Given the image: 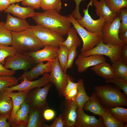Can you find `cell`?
Segmentation results:
<instances>
[{"label": "cell", "instance_id": "cell-32", "mask_svg": "<svg viewBox=\"0 0 127 127\" xmlns=\"http://www.w3.org/2000/svg\"><path fill=\"white\" fill-rule=\"evenodd\" d=\"M12 36L11 31L5 27V23L0 21V44L11 45Z\"/></svg>", "mask_w": 127, "mask_h": 127}, {"label": "cell", "instance_id": "cell-38", "mask_svg": "<svg viewBox=\"0 0 127 127\" xmlns=\"http://www.w3.org/2000/svg\"><path fill=\"white\" fill-rule=\"evenodd\" d=\"M106 83H112L119 90H122L125 95L127 96V81L115 77L106 80Z\"/></svg>", "mask_w": 127, "mask_h": 127}, {"label": "cell", "instance_id": "cell-44", "mask_svg": "<svg viewBox=\"0 0 127 127\" xmlns=\"http://www.w3.org/2000/svg\"><path fill=\"white\" fill-rule=\"evenodd\" d=\"M43 114L45 119L49 121L52 120L54 118L55 113L52 109L48 108L44 110Z\"/></svg>", "mask_w": 127, "mask_h": 127}, {"label": "cell", "instance_id": "cell-47", "mask_svg": "<svg viewBox=\"0 0 127 127\" xmlns=\"http://www.w3.org/2000/svg\"><path fill=\"white\" fill-rule=\"evenodd\" d=\"M15 73V71L5 68L0 63V75H13Z\"/></svg>", "mask_w": 127, "mask_h": 127}, {"label": "cell", "instance_id": "cell-4", "mask_svg": "<svg viewBox=\"0 0 127 127\" xmlns=\"http://www.w3.org/2000/svg\"><path fill=\"white\" fill-rule=\"evenodd\" d=\"M29 29L44 46L59 47L60 44L65 40L60 34L39 25L30 26Z\"/></svg>", "mask_w": 127, "mask_h": 127}, {"label": "cell", "instance_id": "cell-42", "mask_svg": "<svg viewBox=\"0 0 127 127\" xmlns=\"http://www.w3.org/2000/svg\"><path fill=\"white\" fill-rule=\"evenodd\" d=\"M45 127H66L65 124L61 114L56 118L53 123L49 125L46 124Z\"/></svg>", "mask_w": 127, "mask_h": 127}, {"label": "cell", "instance_id": "cell-10", "mask_svg": "<svg viewBox=\"0 0 127 127\" xmlns=\"http://www.w3.org/2000/svg\"><path fill=\"white\" fill-rule=\"evenodd\" d=\"M93 4L92 0H90L86 9L83 10V16L81 19H76L75 20L80 25L85 27L87 30L101 37L102 28L106 20L102 16H100L97 20H95L91 18L89 13L88 9L89 6H92Z\"/></svg>", "mask_w": 127, "mask_h": 127}, {"label": "cell", "instance_id": "cell-20", "mask_svg": "<svg viewBox=\"0 0 127 127\" xmlns=\"http://www.w3.org/2000/svg\"><path fill=\"white\" fill-rule=\"evenodd\" d=\"M35 9L29 6L24 7L18 4H10L4 11L5 13H11L21 19L25 20L27 18L33 17L36 12Z\"/></svg>", "mask_w": 127, "mask_h": 127}, {"label": "cell", "instance_id": "cell-11", "mask_svg": "<svg viewBox=\"0 0 127 127\" xmlns=\"http://www.w3.org/2000/svg\"><path fill=\"white\" fill-rule=\"evenodd\" d=\"M51 62L52 68L49 75L50 82L54 84L60 95L63 96V92L69 76L62 70L57 58Z\"/></svg>", "mask_w": 127, "mask_h": 127}, {"label": "cell", "instance_id": "cell-40", "mask_svg": "<svg viewBox=\"0 0 127 127\" xmlns=\"http://www.w3.org/2000/svg\"><path fill=\"white\" fill-rule=\"evenodd\" d=\"M77 47L74 46L69 50L68 60L66 68V71L68 69L72 68L75 59L77 56L78 53L77 51Z\"/></svg>", "mask_w": 127, "mask_h": 127}, {"label": "cell", "instance_id": "cell-31", "mask_svg": "<svg viewBox=\"0 0 127 127\" xmlns=\"http://www.w3.org/2000/svg\"><path fill=\"white\" fill-rule=\"evenodd\" d=\"M111 114L117 120L125 124L127 122V109L117 106L107 108Z\"/></svg>", "mask_w": 127, "mask_h": 127}, {"label": "cell", "instance_id": "cell-8", "mask_svg": "<svg viewBox=\"0 0 127 127\" xmlns=\"http://www.w3.org/2000/svg\"><path fill=\"white\" fill-rule=\"evenodd\" d=\"M68 17L83 41L81 53L92 49L101 41V37L85 29L77 22L71 14H69Z\"/></svg>", "mask_w": 127, "mask_h": 127}, {"label": "cell", "instance_id": "cell-9", "mask_svg": "<svg viewBox=\"0 0 127 127\" xmlns=\"http://www.w3.org/2000/svg\"><path fill=\"white\" fill-rule=\"evenodd\" d=\"M36 64L30 56L17 52L5 59L3 66L5 68L13 71L22 70L25 71L33 67Z\"/></svg>", "mask_w": 127, "mask_h": 127}, {"label": "cell", "instance_id": "cell-51", "mask_svg": "<svg viewBox=\"0 0 127 127\" xmlns=\"http://www.w3.org/2000/svg\"><path fill=\"white\" fill-rule=\"evenodd\" d=\"M119 36L121 40L125 44H127V31L125 33L119 34Z\"/></svg>", "mask_w": 127, "mask_h": 127}, {"label": "cell", "instance_id": "cell-26", "mask_svg": "<svg viewBox=\"0 0 127 127\" xmlns=\"http://www.w3.org/2000/svg\"><path fill=\"white\" fill-rule=\"evenodd\" d=\"M13 107L12 99L7 95L6 91H0V117H9L11 113Z\"/></svg>", "mask_w": 127, "mask_h": 127}, {"label": "cell", "instance_id": "cell-16", "mask_svg": "<svg viewBox=\"0 0 127 127\" xmlns=\"http://www.w3.org/2000/svg\"><path fill=\"white\" fill-rule=\"evenodd\" d=\"M77 116L75 127H104L102 119L100 116L99 119L95 116L86 114L84 110L77 108Z\"/></svg>", "mask_w": 127, "mask_h": 127}, {"label": "cell", "instance_id": "cell-27", "mask_svg": "<svg viewBox=\"0 0 127 127\" xmlns=\"http://www.w3.org/2000/svg\"><path fill=\"white\" fill-rule=\"evenodd\" d=\"M77 83V92L75 102L78 108L82 109L85 104L90 99V97L87 95L85 91L83 80L79 79Z\"/></svg>", "mask_w": 127, "mask_h": 127}, {"label": "cell", "instance_id": "cell-33", "mask_svg": "<svg viewBox=\"0 0 127 127\" xmlns=\"http://www.w3.org/2000/svg\"><path fill=\"white\" fill-rule=\"evenodd\" d=\"M40 8L44 11L59 12L62 8L61 0H42Z\"/></svg>", "mask_w": 127, "mask_h": 127}, {"label": "cell", "instance_id": "cell-37", "mask_svg": "<svg viewBox=\"0 0 127 127\" xmlns=\"http://www.w3.org/2000/svg\"><path fill=\"white\" fill-rule=\"evenodd\" d=\"M17 52L13 46L0 44V63L4 65L5 59Z\"/></svg>", "mask_w": 127, "mask_h": 127}, {"label": "cell", "instance_id": "cell-28", "mask_svg": "<svg viewBox=\"0 0 127 127\" xmlns=\"http://www.w3.org/2000/svg\"><path fill=\"white\" fill-rule=\"evenodd\" d=\"M77 32L73 27H71L67 33L68 36L66 40L61 43L60 44L65 46L68 49L72 47L79 46L81 43V41L77 35Z\"/></svg>", "mask_w": 127, "mask_h": 127}, {"label": "cell", "instance_id": "cell-2", "mask_svg": "<svg viewBox=\"0 0 127 127\" xmlns=\"http://www.w3.org/2000/svg\"><path fill=\"white\" fill-rule=\"evenodd\" d=\"M94 90L101 103L105 107L127 106L126 96L115 86L103 85L95 87Z\"/></svg>", "mask_w": 127, "mask_h": 127}, {"label": "cell", "instance_id": "cell-45", "mask_svg": "<svg viewBox=\"0 0 127 127\" xmlns=\"http://www.w3.org/2000/svg\"><path fill=\"white\" fill-rule=\"evenodd\" d=\"M75 1L76 6L75 9L73 11L71 14L75 18L78 19H81L82 17L81 15L79 12V5L82 1L84 0H74Z\"/></svg>", "mask_w": 127, "mask_h": 127}, {"label": "cell", "instance_id": "cell-36", "mask_svg": "<svg viewBox=\"0 0 127 127\" xmlns=\"http://www.w3.org/2000/svg\"><path fill=\"white\" fill-rule=\"evenodd\" d=\"M105 4L111 10L117 13L122 8L127 7V0H105Z\"/></svg>", "mask_w": 127, "mask_h": 127}, {"label": "cell", "instance_id": "cell-5", "mask_svg": "<svg viewBox=\"0 0 127 127\" xmlns=\"http://www.w3.org/2000/svg\"><path fill=\"white\" fill-rule=\"evenodd\" d=\"M52 85L49 82L42 88H36L29 91L24 101L30 108H37L44 110L49 108L47 97Z\"/></svg>", "mask_w": 127, "mask_h": 127}, {"label": "cell", "instance_id": "cell-46", "mask_svg": "<svg viewBox=\"0 0 127 127\" xmlns=\"http://www.w3.org/2000/svg\"><path fill=\"white\" fill-rule=\"evenodd\" d=\"M77 92V87L71 90L65 96V99L71 101H75Z\"/></svg>", "mask_w": 127, "mask_h": 127}, {"label": "cell", "instance_id": "cell-14", "mask_svg": "<svg viewBox=\"0 0 127 127\" xmlns=\"http://www.w3.org/2000/svg\"><path fill=\"white\" fill-rule=\"evenodd\" d=\"M50 74L48 73H44L39 79L33 81L23 79L21 83L10 87H7L4 90L9 91H17L19 92L29 91L35 88L44 86L50 82Z\"/></svg>", "mask_w": 127, "mask_h": 127}, {"label": "cell", "instance_id": "cell-49", "mask_svg": "<svg viewBox=\"0 0 127 127\" xmlns=\"http://www.w3.org/2000/svg\"><path fill=\"white\" fill-rule=\"evenodd\" d=\"M10 4V0H0V12L4 11Z\"/></svg>", "mask_w": 127, "mask_h": 127}, {"label": "cell", "instance_id": "cell-52", "mask_svg": "<svg viewBox=\"0 0 127 127\" xmlns=\"http://www.w3.org/2000/svg\"><path fill=\"white\" fill-rule=\"evenodd\" d=\"M24 0H10V2L11 4H13L16 2L23 1Z\"/></svg>", "mask_w": 127, "mask_h": 127}, {"label": "cell", "instance_id": "cell-43", "mask_svg": "<svg viewBox=\"0 0 127 127\" xmlns=\"http://www.w3.org/2000/svg\"><path fill=\"white\" fill-rule=\"evenodd\" d=\"M77 82L75 83L72 82L70 80L69 77L68 78L67 84L63 92V96H65L71 90L77 87Z\"/></svg>", "mask_w": 127, "mask_h": 127}, {"label": "cell", "instance_id": "cell-30", "mask_svg": "<svg viewBox=\"0 0 127 127\" xmlns=\"http://www.w3.org/2000/svg\"><path fill=\"white\" fill-rule=\"evenodd\" d=\"M115 77L119 78L127 81V65L121 60L112 64Z\"/></svg>", "mask_w": 127, "mask_h": 127}, {"label": "cell", "instance_id": "cell-29", "mask_svg": "<svg viewBox=\"0 0 127 127\" xmlns=\"http://www.w3.org/2000/svg\"><path fill=\"white\" fill-rule=\"evenodd\" d=\"M105 112L101 116L104 125L107 127H126L124 124L117 120L112 115L107 108L105 107Z\"/></svg>", "mask_w": 127, "mask_h": 127}, {"label": "cell", "instance_id": "cell-7", "mask_svg": "<svg viewBox=\"0 0 127 127\" xmlns=\"http://www.w3.org/2000/svg\"><path fill=\"white\" fill-rule=\"evenodd\" d=\"M123 46L103 43L102 40L92 49L80 53L84 56L96 55L105 56L109 58L112 64L120 60V54Z\"/></svg>", "mask_w": 127, "mask_h": 127}, {"label": "cell", "instance_id": "cell-18", "mask_svg": "<svg viewBox=\"0 0 127 127\" xmlns=\"http://www.w3.org/2000/svg\"><path fill=\"white\" fill-rule=\"evenodd\" d=\"M7 95L11 98L13 103L12 111L8 119V122L10 126L13 127V122L15 114L24 101L29 91H25L15 93L6 90Z\"/></svg>", "mask_w": 127, "mask_h": 127}, {"label": "cell", "instance_id": "cell-3", "mask_svg": "<svg viewBox=\"0 0 127 127\" xmlns=\"http://www.w3.org/2000/svg\"><path fill=\"white\" fill-rule=\"evenodd\" d=\"M11 32V45L17 52L23 53L33 52L40 50L44 47L29 29L20 32Z\"/></svg>", "mask_w": 127, "mask_h": 127}, {"label": "cell", "instance_id": "cell-21", "mask_svg": "<svg viewBox=\"0 0 127 127\" xmlns=\"http://www.w3.org/2000/svg\"><path fill=\"white\" fill-rule=\"evenodd\" d=\"M44 111L39 108H30L27 127H45Z\"/></svg>", "mask_w": 127, "mask_h": 127}, {"label": "cell", "instance_id": "cell-48", "mask_svg": "<svg viewBox=\"0 0 127 127\" xmlns=\"http://www.w3.org/2000/svg\"><path fill=\"white\" fill-rule=\"evenodd\" d=\"M121 60L127 65V44L123 46L120 54Z\"/></svg>", "mask_w": 127, "mask_h": 127}, {"label": "cell", "instance_id": "cell-35", "mask_svg": "<svg viewBox=\"0 0 127 127\" xmlns=\"http://www.w3.org/2000/svg\"><path fill=\"white\" fill-rule=\"evenodd\" d=\"M18 83V79L13 75H0V91L7 87L16 85Z\"/></svg>", "mask_w": 127, "mask_h": 127}, {"label": "cell", "instance_id": "cell-39", "mask_svg": "<svg viewBox=\"0 0 127 127\" xmlns=\"http://www.w3.org/2000/svg\"><path fill=\"white\" fill-rule=\"evenodd\" d=\"M117 13L121 21L119 34L125 33L127 31V7L122 8Z\"/></svg>", "mask_w": 127, "mask_h": 127}, {"label": "cell", "instance_id": "cell-17", "mask_svg": "<svg viewBox=\"0 0 127 127\" xmlns=\"http://www.w3.org/2000/svg\"><path fill=\"white\" fill-rule=\"evenodd\" d=\"M36 64L30 70L24 71L18 79L32 81L34 78L45 73H50L52 68L51 62L47 61L45 64L42 62Z\"/></svg>", "mask_w": 127, "mask_h": 127}, {"label": "cell", "instance_id": "cell-12", "mask_svg": "<svg viewBox=\"0 0 127 127\" xmlns=\"http://www.w3.org/2000/svg\"><path fill=\"white\" fill-rule=\"evenodd\" d=\"M59 49V47L45 45L42 49L23 54L31 57L36 64L45 61L52 62L57 58Z\"/></svg>", "mask_w": 127, "mask_h": 127}, {"label": "cell", "instance_id": "cell-1", "mask_svg": "<svg viewBox=\"0 0 127 127\" xmlns=\"http://www.w3.org/2000/svg\"><path fill=\"white\" fill-rule=\"evenodd\" d=\"M37 24L65 36L71 28L68 16L61 15L55 11H46L36 12L32 17Z\"/></svg>", "mask_w": 127, "mask_h": 127}, {"label": "cell", "instance_id": "cell-23", "mask_svg": "<svg viewBox=\"0 0 127 127\" xmlns=\"http://www.w3.org/2000/svg\"><path fill=\"white\" fill-rule=\"evenodd\" d=\"M29 109L28 105L24 101L15 114L13 127H27Z\"/></svg>", "mask_w": 127, "mask_h": 127}, {"label": "cell", "instance_id": "cell-6", "mask_svg": "<svg viewBox=\"0 0 127 127\" xmlns=\"http://www.w3.org/2000/svg\"><path fill=\"white\" fill-rule=\"evenodd\" d=\"M121 20L118 14L112 21L106 22L102 29L101 40L104 44L119 45L125 44L119 37V31Z\"/></svg>", "mask_w": 127, "mask_h": 127}, {"label": "cell", "instance_id": "cell-41", "mask_svg": "<svg viewBox=\"0 0 127 127\" xmlns=\"http://www.w3.org/2000/svg\"><path fill=\"white\" fill-rule=\"evenodd\" d=\"M42 0H24L22 4L24 6H28L35 9H38L40 8Z\"/></svg>", "mask_w": 127, "mask_h": 127}, {"label": "cell", "instance_id": "cell-24", "mask_svg": "<svg viewBox=\"0 0 127 127\" xmlns=\"http://www.w3.org/2000/svg\"><path fill=\"white\" fill-rule=\"evenodd\" d=\"M83 109L90 111L99 116H101L105 111V107L102 105L94 91L90 99L84 104Z\"/></svg>", "mask_w": 127, "mask_h": 127}, {"label": "cell", "instance_id": "cell-50", "mask_svg": "<svg viewBox=\"0 0 127 127\" xmlns=\"http://www.w3.org/2000/svg\"><path fill=\"white\" fill-rule=\"evenodd\" d=\"M9 117L7 116L0 117V127H10L9 123L7 121Z\"/></svg>", "mask_w": 127, "mask_h": 127}, {"label": "cell", "instance_id": "cell-19", "mask_svg": "<svg viewBox=\"0 0 127 127\" xmlns=\"http://www.w3.org/2000/svg\"><path fill=\"white\" fill-rule=\"evenodd\" d=\"M5 25L9 30L20 32L29 29L30 25L25 20L14 17L7 13Z\"/></svg>", "mask_w": 127, "mask_h": 127}, {"label": "cell", "instance_id": "cell-15", "mask_svg": "<svg viewBox=\"0 0 127 127\" xmlns=\"http://www.w3.org/2000/svg\"><path fill=\"white\" fill-rule=\"evenodd\" d=\"M104 61H106V59L103 55H93L84 56L80 54L76 60L75 63L78 71L81 73L87 70L89 67Z\"/></svg>", "mask_w": 127, "mask_h": 127}, {"label": "cell", "instance_id": "cell-13", "mask_svg": "<svg viewBox=\"0 0 127 127\" xmlns=\"http://www.w3.org/2000/svg\"><path fill=\"white\" fill-rule=\"evenodd\" d=\"M77 108L75 101L65 99L61 103L60 114L65 122L66 127H75Z\"/></svg>", "mask_w": 127, "mask_h": 127}, {"label": "cell", "instance_id": "cell-34", "mask_svg": "<svg viewBox=\"0 0 127 127\" xmlns=\"http://www.w3.org/2000/svg\"><path fill=\"white\" fill-rule=\"evenodd\" d=\"M59 47L57 58L62 70L66 73V68L67 62L69 49L62 44H60Z\"/></svg>", "mask_w": 127, "mask_h": 127}, {"label": "cell", "instance_id": "cell-22", "mask_svg": "<svg viewBox=\"0 0 127 127\" xmlns=\"http://www.w3.org/2000/svg\"><path fill=\"white\" fill-rule=\"evenodd\" d=\"M93 4L95 8L96 15L99 17L101 16L105 18L106 22L113 21L117 15V13L113 12L105 4V0H92Z\"/></svg>", "mask_w": 127, "mask_h": 127}, {"label": "cell", "instance_id": "cell-25", "mask_svg": "<svg viewBox=\"0 0 127 127\" xmlns=\"http://www.w3.org/2000/svg\"><path fill=\"white\" fill-rule=\"evenodd\" d=\"M91 69L97 75L106 80L115 77L114 70L112 66L106 61L94 66Z\"/></svg>", "mask_w": 127, "mask_h": 127}]
</instances>
